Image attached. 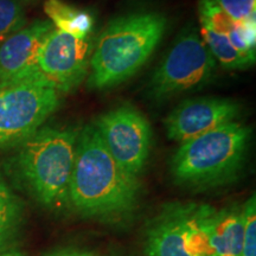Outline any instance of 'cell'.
<instances>
[{
	"instance_id": "1",
	"label": "cell",
	"mask_w": 256,
	"mask_h": 256,
	"mask_svg": "<svg viewBox=\"0 0 256 256\" xmlns=\"http://www.w3.org/2000/svg\"><path fill=\"white\" fill-rule=\"evenodd\" d=\"M140 184L115 162L94 124L80 130L69 204L80 215L113 218L138 206Z\"/></svg>"
},
{
	"instance_id": "2",
	"label": "cell",
	"mask_w": 256,
	"mask_h": 256,
	"mask_svg": "<svg viewBox=\"0 0 256 256\" xmlns=\"http://www.w3.org/2000/svg\"><path fill=\"white\" fill-rule=\"evenodd\" d=\"M166 28L168 19L156 11L132 12L110 22L92 48L88 88L104 90L136 75L159 46Z\"/></svg>"
},
{
	"instance_id": "3",
	"label": "cell",
	"mask_w": 256,
	"mask_h": 256,
	"mask_svg": "<svg viewBox=\"0 0 256 256\" xmlns=\"http://www.w3.org/2000/svg\"><path fill=\"white\" fill-rule=\"evenodd\" d=\"M80 130L44 127L19 146L14 168L31 196L48 209L69 206Z\"/></svg>"
},
{
	"instance_id": "4",
	"label": "cell",
	"mask_w": 256,
	"mask_h": 256,
	"mask_svg": "<svg viewBox=\"0 0 256 256\" xmlns=\"http://www.w3.org/2000/svg\"><path fill=\"white\" fill-rule=\"evenodd\" d=\"M252 128L232 121L180 144L171 159L174 182L194 190L230 183L244 164Z\"/></svg>"
},
{
	"instance_id": "5",
	"label": "cell",
	"mask_w": 256,
	"mask_h": 256,
	"mask_svg": "<svg viewBox=\"0 0 256 256\" xmlns=\"http://www.w3.org/2000/svg\"><path fill=\"white\" fill-rule=\"evenodd\" d=\"M60 96L37 66L0 82V150L19 147L38 132Z\"/></svg>"
},
{
	"instance_id": "6",
	"label": "cell",
	"mask_w": 256,
	"mask_h": 256,
	"mask_svg": "<svg viewBox=\"0 0 256 256\" xmlns=\"http://www.w3.org/2000/svg\"><path fill=\"white\" fill-rule=\"evenodd\" d=\"M217 62L194 28H184L154 70L147 95L160 102L203 88L216 72Z\"/></svg>"
},
{
	"instance_id": "7",
	"label": "cell",
	"mask_w": 256,
	"mask_h": 256,
	"mask_svg": "<svg viewBox=\"0 0 256 256\" xmlns=\"http://www.w3.org/2000/svg\"><path fill=\"white\" fill-rule=\"evenodd\" d=\"M94 124L115 162L130 174H142L152 146V128L145 115L124 104L102 114Z\"/></svg>"
},
{
	"instance_id": "8",
	"label": "cell",
	"mask_w": 256,
	"mask_h": 256,
	"mask_svg": "<svg viewBox=\"0 0 256 256\" xmlns=\"http://www.w3.org/2000/svg\"><path fill=\"white\" fill-rule=\"evenodd\" d=\"M92 48L90 38L80 40L54 28L38 51L37 69L60 94L72 92L88 76Z\"/></svg>"
},
{
	"instance_id": "9",
	"label": "cell",
	"mask_w": 256,
	"mask_h": 256,
	"mask_svg": "<svg viewBox=\"0 0 256 256\" xmlns=\"http://www.w3.org/2000/svg\"><path fill=\"white\" fill-rule=\"evenodd\" d=\"M241 104L232 98H196L185 100L164 121L166 136L183 144L215 128L235 121Z\"/></svg>"
},
{
	"instance_id": "10",
	"label": "cell",
	"mask_w": 256,
	"mask_h": 256,
	"mask_svg": "<svg viewBox=\"0 0 256 256\" xmlns=\"http://www.w3.org/2000/svg\"><path fill=\"white\" fill-rule=\"evenodd\" d=\"M191 204H168L152 220L146 232L145 256H192L186 244Z\"/></svg>"
},
{
	"instance_id": "11",
	"label": "cell",
	"mask_w": 256,
	"mask_h": 256,
	"mask_svg": "<svg viewBox=\"0 0 256 256\" xmlns=\"http://www.w3.org/2000/svg\"><path fill=\"white\" fill-rule=\"evenodd\" d=\"M52 28L50 20H36L0 42V82L36 68L38 51Z\"/></svg>"
},
{
	"instance_id": "12",
	"label": "cell",
	"mask_w": 256,
	"mask_h": 256,
	"mask_svg": "<svg viewBox=\"0 0 256 256\" xmlns=\"http://www.w3.org/2000/svg\"><path fill=\"white\" fill-rule=\"evenodd\" d=\"M243 209L230 206L217 210L211 206L209 235L211 256H242Z\"/></svg>"
},
{
	"instance_id": "13",
	"label": "cell",
	"mask_w": 256,
	"mask_h": 256,
	"mask_svg": "<svg viewBox=\"0 0 256 256\" xmlns=\"http://www.w3.org/2000/svg\"><path fill=\"white\" fill-rule=\"evenodd\" d=\"M44 12L57 30L80 40L90 37L94 17L89 12L74 8L62 0H46Z\"/></svg>"
},
{
	"instance_id": "14",
	"label": "cell",
	"mask_w": 256,
	"mask_h": 256,
	"mask_svg": "<svg viewBox=\"0 0 256 256\" xmlns=\"http://www.w3.org/2000/svg\"><path fill=\"white\" fill-rule=\"evenodd\" d=\"M23 217V204L0 176V252L11 249L20 232Z\"/></svg>"
},
{
	"instance_id": "15",
	"label": "cell",
	"mask_w": 256,
	"mask_h": 256,
	"mask_svg": "<svg viewBox=\"0 0 256 256\" xmlns=\"http://www.w3.org/2000/svg\"><path fill=\"white\" fill-rule=\"evenodd\" d=\"M200 34L206 46L209 48L211 55L214 56L216 62L222 64L226 69L243 70L254 64L255 60L242 55L232 46L226 34H215L206 28H200Z\"/></svg>"
},
{
	"instance_id": "16",
	"label": "cell",
	"mask_w": 256,
	"mask_h": 256,
	"mask_svg": "<svg viewBox=\"0 0 256 256\" xmlns=\"http://www.w3.org/2000/svg\"><path fill=\"white\" fill-rule=\"evenodd\" d=\"M198 14L202 28L218 34L226 36L238 24L212 0H198Z\"/></svg>"
},
{
	"instance_id": "17",
	"label": "cell",
	"mask_w": 256,
	"mask_h": 256,
	"mask_svg": "<svg viewBox=\"0 0 256 256\" xmlns=\"http://www.w3.org/2000/svg\"><path fill=\"white\" fill-rule=\"evenodd\" d=\"M26 26L20 0H0V42Z\"/></svg>"
},
{
	"instance_id": "18",
	"label": "cell",
	"mask_w": 256,
	"mask_h": 256,
	"mask_svg": "<svg viewBox=\"0 0 256 256\" xmlns=\"http://www.w3.org/2000/svg\"><path fill=\"white\" fill-rule=\"evenodd\" d=\"M242 209L244 222L242 256H256V200L254 194L243 204Z\"/></svg>"
},
{
	"instance_id": "19",
	"label": "cell",
	"mask_w": 256,
	"mask_h": 256,
	"mask_svg": "<svg viewBox=\"0 0 256 256\" xmlns=\"http://www.w3.org/2000/svg\"><path fill=\"white\" fill-rule=\"evenodd\" d=\"M236 23L255 19L256 0H212Z\"/></svg>"
},
{
	"instance_id": "20",
	"label": "cell",
	"mask_w": 256,
	"mask_h": 256,
	"mask_svg": "<svg viewBox=\"0 0 256 256\" xmlns=\"http://www.w3.org/2000/svg\"><path fill=\"white\" fill-rule=\"evenodd\" d=\"M46 256H96L92 252H84V250H78V249H60V250L54 252Z\"/></svg>"
},
{
	"instance_id": "21",
	"label": "cell",
	"mask_w": 256,
	"mask_h": 256,
	"mask_svg": "<svg viewBox=\"0 0 256 256\" xmlns=\"http://www.w3.org/2000/svg\"><path fill=\"white\" fill-rule=\"evenodd\" d=\"M0 256H28L25 252L17 250V249H8V250L0 252Z\"/></svg>"
}]
</instances>
